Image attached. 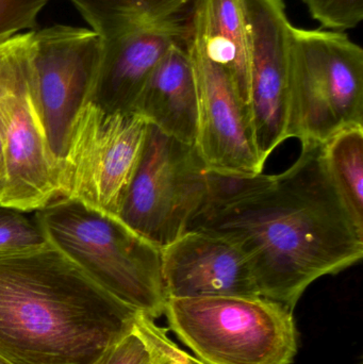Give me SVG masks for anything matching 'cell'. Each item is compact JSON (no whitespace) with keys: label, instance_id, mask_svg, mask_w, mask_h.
<instances>
[{"label":"cell","instance_id":"cell-1","mask_svg":"<svg viewBox=\"0 0 363 364\" xmlns=\"http://www.w3.org/2000/svg\"><path fill=\"white\" fill-rule=\"evenodd\" d=\"M196 229L236 244L260 296L292 311L315 280L363 257V228L330 177L321 143L302 144L286 172L262 174L249 192L202 212L190 225Z\"/></svg>","mask_w":363,"mask_h":364},{"label":"cell","instance_id":"cell-2","mask_svg":"<svg viewBox=\"0 0 363 364\" xmlns=\"http://www.w3.org/2000/svg\"><path fill=\"white\" fill-rule=\"evenodd\" d=\"M139 312L50 243L0 252V357L12 364H93L134 331Z\"/></svg>","mask_w":363,"mask_h":364},{"label":"cell","instance_id":"cell-3","mask_svg":"<svg viewBox=\"0 0 363 364\" xmlns=\"http://www.w3.org/2000/svg\"><path fill=\"white\" fill-rule=\"evenodd\" d=\"M47 241L121 303L157 320L166 296L162 250L119 218L58 197L34 215Z\"/></svg>","mask_w":363,"mask_h":364},{"label":"cell","instance_id":"cell-4","mask_svg":"<svg viewBox=\"0 0 363 364\" xmlns=\"http://www.w3.org/2000/svg\"><path fill=\"white\" fill-rule=\"evenodd\" d=\"M163 316L207 364H291L298 353L293 311L266 297L168 299Z\"/></svg>","mask_w":363,"mask_h":364},{"label":"cell","instance_id":"cell-5","mask_svg":"<svg viewBox=\"0 0 363 364\" xmlns=\"http://www.w3.org/2000/svg\"><path fill=\"white\" fill-rule=\"evenodd\" d=\"M288 139L327 142L363 126V50L340 31L292 27Z\"/></svg>","mask_w":363,"mask_h":364},{"label":"cell","instance_id":"cell-6","mask_svg":"<svg viewBox=\"0 0 363 364\" xmlns=\"http://www.w3.org/2000/svg\"><path fill=\"white\" fill-rule=\"evenodd\" d=\"M209 200V170L195 145L148 124L119 218L159 248L189 230Z\"/></svg>","mask_w":363,"mask_h":364},{"label":"cell","instance_id":"cell-7","mask_svg":"<svg viewBox=\"0 0 363 364\" xmlns=\"http://www.w3.org/2000/svg\"><path fill=\"white\" fill-rule=\"evenodd\" d=\"M31 31L0 42V136L6 179L0 205L38 211L58 198V164L32 91Z\"/></svg>","mask_w":363,"mask_h":364},{"label":"cell","instance_id":"cell-8","mask_svg":"<svg viewBox=\"0 0 363 364\" xmlns=\"http://www.w3.org/2000/svg\"><path fill=\"white\" fill-rule=\"evenodd\" d=\"M148 122L89 102L77 115L58 170V197L119 218L136 174Z\"/></svg>","mask_w":363,"mask_h":364},{"label":"cell","instance_id":"cell-9","mask_svg":"<svg viewBox=\"0 0 363 364\" xmlns=\"http://www.w3.org/2000/svg\"><path fill=\"white\" fill-rule=\"evenodd\" d=\"M102 55V38L94 30L55 25L31 31L32 91L58 166L77 115L91 102Z\"/></svg>","mask_w":363,"mask_h":364},{"label":"cell","instance_id":"cell-10","mask_svg":"<svg viewBox=\"0 0 363 364\" xmlns=\"http://www.w3.org/2000/svg\"><path fill=\"white\" fill-rule=\"evenodd\" d=\"M185 46L197 89V134L194 145L202 161L209 171L222 174H261L264 162L256 146L249 106L229 75L207 55L200 36L190 23Z\"/></svg>","mask_w":363,"mask_h":364},{"label":"cell","instance_id":"cell-11","mask_svg":"<svg viewBox=\"0 0 363 364\" xmlns=\"http://www.w3.org/2000/svg\"><path fill=\"white\" fill-rule=\"evenodd\" d=\"M251 49L249 112L262 161L288 139L292 23L283 0H242Z\"/></svg>","mask_w":363,"mask_h":364},{"label":"cell","instance_id":"cell-12","mask_svg":"<svg viewBox=\"0 0 363 364\" xmlns=\"http://www.w3.org/2000/svg\"><path fill=\"white\" fill-rule=\"evenodd\" d=\"M162 272L168 299L260 296L242 250L208 231H187L162 248Z\"/></svg>","mask_w":363,"mask_h":364},{"label":"cell","instance_id":"cell-13","mask_svg":"<svg viewBox=\"0 0 363 364\" xmlns=\"http://www.w3.org/2000/svg\"><path fill=\"white\" fill-rule=\"evenodd\" d=\"M188 27L189 17L181 14L102 40L91 102L107 112H134L151 73L173 44L185 42Z\"/></svg>","mask_w":363,"mask_h":364},{"label":"cell","instance_id":"cell-14","mask_svg":"<svg viewBox=\"0 0 363 364\" xmlns=\"http://www.w3.org/2000/svg\"><path fill=\"white\" fill-rule=\"evenodd\" d=\"M134 112L168 136L195 144L197 89L185 42L173 44L160 60L145 83Z\"/></svg>","mask_w":363,"mask_h":364},{"label":"cell","instance_id":"cell-15","mask_svg":"<svg viewBox=\"0 0 363 364\" xmlns=\"http://www.w3.org/2000/svg\"><path fill=\"white\" fill-rule=\"evenodd\" d=\"M189 23L249 106L251 49L242 0H194Z\"/></svg>","mask_w":363,"mask_h":364},{"label":"cell","instance_id":"cell-16","mask_svg":"<svg viewBox=\"0 0 363 364\" xmlns=\"http://www.w3.org/2000/svg\"><path fill=\"white\" fill-rule=\"evenodd\" d=\"M102 40L185 14L194 0H70Z\"/></svg>","mask_w":363,"mask_h":364},{"label":"cell","instance_id":"cell-17","mask_svg":"<svg viewBox=\"0 0 363 364\" xmlns=\"http://www.w3.org/2000/svg\"><path fill=\"white\" fill-rule=\"evenodd\" d=\"M324 156L335 186L363 228V126L335 134L324 143Z\"/></svg>","mask_w":363,"mask_h":364},{"label":"cell","instance_id":"cell-18","mask_svg":"<svg viewBox=\"0 0 363 364\" xmlns=\"http://www.w3.org/2000/svg\"><path fill=\"white\" fill-rule=\"evenodd\" d=\"M139 312L132 333L141 340L151 364H207L179 348L168 335V329Z\"/></svg>","mask_w":363,"mask_h":364},{"label":"cell","instance_id":"cell-19","mask_svg":"<svg viewBox=\"0 0 363 364\" xmlns=\"http://www.w3.org/2000/svg\"><path fill=\"white\" fill-rule=\"evenodd\" d=\"M25 213L0 205V252L32 250L48 243L36 218Z\"/></svg>","mask_w":363,"mask_h":364},{"label":"cell","instance_id":"cell-20","mask_svg":"<svg viewBox=\"0 0 363 364\" xmlns=\"http://www.w3.org/2000/svg\"><path fill=\"white\" fill-rule=\"evenodd\" d=\"M311 17L325 30L343 32L363 19V0H300Z\"/></svg>","mask_w":363,"mask_h":364},{"label":"cell","instance_id":"cell-21","mask_svg":"<svg viewBox=\"0 0 363 364\" xmlns=\"http://www.w3.org/2000/svg\"><path fill=\"white\" fill-rule=\"evenodd\" d=\"M49 0H0V42L33 29Z\"/></svg>","mask_w":363,"mask_h":364},{"label":"cell","instance_id":"cell-22","mask_svg":"<svg viewBox=\"0 0 363 364\" xmlns=\"http://www.w3.org/2000/svg\"><path fill=\"white\" fill-rule=\"evenodd\" d=\"M93 364H151L141 340L134 333L109 348Z\"/></svg>","mask_w":363,"mask_h":364},{"label":"cell","instance_id":"cell-23","mask_svg":"<svg viewBox=\"0 0 363 364\" xmlns=\"http://www.w3.org/2000/svg\"><path fill=\"white\" fill-rule=\"evenodd\" d=\"M4 179H6V158H4V143L0 136V181L2 182V186H4Z\"/></svg>","mask_w":363,"mask_h":364},{"label":"cell","instance_id":"cell-24","mask_svg":"<svg viewBox=\"0 0 363 364\" xmlns=\"http://www.w3.org/2000/svg\"><path fill=\"white\" fill-rule=\"evenodd\" d=\"M0 364H12V363H8V361L4 360V358H1V357H0Z\"/></svg>","mask_w":363,"mask_h":364},{"label":"cell","instance_id":"cell-25","mask_svg":"<svg viewBox=\"0 0 363 364\" xmlns=\"http://www.w3.org/2000/svg\"><path fill=\"white\" fill-rule=\"evenodd\" d=\"M1 188H2V182L0 181V192H1Z\"/></svg>","mask_w":363,"mask_h":364}]
</instances>
